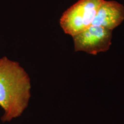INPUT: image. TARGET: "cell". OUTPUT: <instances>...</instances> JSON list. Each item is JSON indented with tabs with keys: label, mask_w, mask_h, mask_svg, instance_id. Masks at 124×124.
<instances>
[{
	"label": "cell",
	"mask_w": 124,
	"mask_h": 124,
	"mask_svg": "<svg viewBox=\"0 0 124 124\" xmlns=\"http://www.w3.org/2000/svg\"><path fill=\"white\" fill-rule=\"evenodd\" d=\"M31 85L28 74L18 62L0 58V106L2 122L20 117L28 107Z\"/></svg>",
	"instance_id": "1"
},
{
	"label": "cell",
	"mask_w": 124,
	"mask_h": 124,
	"mask_svg": "<svg viewBox=\"0 0 124 124\" xmlns=\"http://www.w3.org/2000/svg\"><path fill=\"white\" fill-rule=\"evenodd\" d=\"M103 0H79L61 16L60 25L65 33L73 37L92 25Z\"/></svg>",
	"instance_id": "2"
},
{
	"label": "cell",
	"mask_w": 124,
	"mask_h": 124,
	"mask_svg": "<svg viewBox=\"0 0 124 124\" xmlns=\"http://www.w3.org/2000/svg\"><path fill=\"white\" fill-rule=\"evenodd\" d=\"M72 38L75 51H83L95 55L110 48L112 31L99 26L91 25Z\"/></svg>",
	"instance_id": "3"
},
{
	"label": "cell",
	"mask_w": 124,
	"mask_h": 124,
	"mask_svg": "<svg viewBox=\"0 0 124 124\" xmlns=\"http://www.w3.org/2000/svg\"><path fill=\"white\" fill-rule=\"evenodd\" d=\"M124 20V7L115 1L103 0L98 9L92 25L112 31Z\"/></svg>",
	"instance_id": "4"
}]
</instances>
